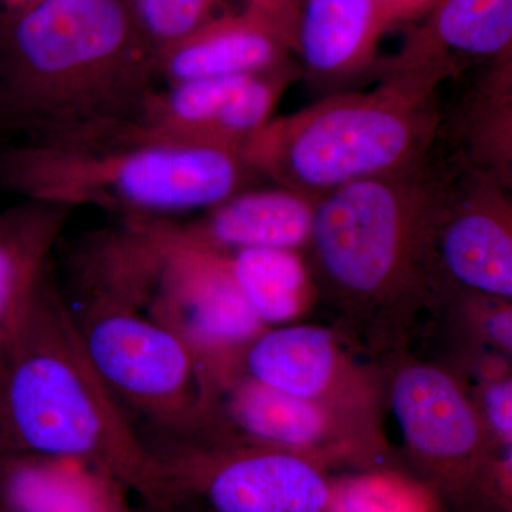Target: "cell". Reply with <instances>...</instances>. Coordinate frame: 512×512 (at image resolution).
Returning <instances> with one entry per match:
<instances>
[{"label":"cell","instance_id":"obj_1","mask_svg":"<svg viewBox=\"0 0 512 512\" xmlns=\"http://www.w3.org/2000/svg\"><path fill=\"white\" fill-rule=\"evenodd\" d=\"M123 0H39L0 30V126L29 138L141 121L157 53Z\"/></svg>","mask_w":512,"mask_h":512},{"label":"cell","instance_id":"obj_2","mask_svg":"<svg viewBox=\"0 0 512 512\" xmlns=\"http://www.w3.org/2000/svg\"><path fill=\"white\" fill-rule=\"evenodd\" d=\"M0 451L79 458L157 507V458L107 389L47 266L3 348Z\"/></svg>","mask_w":512,"mask_h":512},{"label":"cell","instance_id":"obj_3","mask_svg":"<svg viewBox=\"0 0 512 512\" xmlns=\"http://www.w3.org/2000/svg\"><path fill=\"white\" fill-rule=\"evenodd\" d=\"M258 177L244 153L143 121L28 138L0 151V188L26 200L92 205L127 218L211 210Z\"/></svg>","mask_w":512,"mask_h":512},{"label":"cell","instance_id":"obj_4","mask_svg":"<svg viewBox=\"0 0 512 512\" xmlns=\"http://www.w3.org/2000/svg\"><path fill=\"white\" fill-rule=\"evenodd\" d=\"M463 164L434 147L412 165L316 201L305 264L348 316L383 318L436 291L433 232Z\"/></svg>","mask_w":512,"mask_h":512},{"label":"cell","instance_id":"obj_5","mask_svg":"<svg viewBox=\"0 0 512 512\" xmlns=\"http://www.w3.org/2000/svg\"><path fill=\"white\" fill-rule=\"evenodd\" d=\"M370 92H336L271 119L245 144V160L279 187L319 200L342 185L402 170L439 143L447 67L380 66Z\"/></svg>","mask_w":512,"mask_h":512},{"label":"cell","instance_id":"obj_6","mask_svg":"<svg viewBox=\"0 0 512 512\" xmlns=\"http://www.w3.org/2000/svg\"><path fill=\"white\" fill-rule=\"evenodd\" d=\"M74 319L97 373L144 443L194 429L207 377L184 342L146 313L106 296H90Z\"/></svg>","mask_w":512,"mask_h":512},{"label":"cell","instance_id":"obj_7","mask_svg":"<svg viewBox=\"0 0 512 512\" xmlns=\"http://www.w3.org/2000/svg\"><path fill=\"white\" fill-rule=\"evenodd\" d=\"M390 406L423 490L461 512L511 504V460L494 454L481 414L444 370L409 363L394 373Z\"/></svg>","mask_w":512,"mask_h":512},{"label":"cell","instance_id":"obj_8","mask_svg":"<svg viewBox=\"0 0 512 512\" xmlns=\"http://www.w3.org/2000/svg\"><path fill=\"white\" fill-rule=\"evenodd\" d=\"M150 451L161 474L153 512H330L332 481L311 458L194 434Z\"/></svg>","mask_w":512,"mask_h":512},{"label":"cell","instance_id":"obj_9","mask_svg":"<svg viewBox=\"0 0 512 512\" xmlns=\"http://www.w3.org/2000/svg\"><path fill=\"white\" fill-rule=\"evenodd\" d=\"M510 190L493 175L463 164L436 221V291L453 284L484 298L512 296Z\"/></svg>","mask_w":512,"mask_h":512},{"label":"cell","instance_id":"obj_10","mask_svg":"<svg viewBox=\"0 0 512 512\" xmlns=\"http://www.w3.org/2000/svg\"><path fill=\"white\" fill-rule=\"evenodd\" d=\"M336 420L329 404L299 399L245 375L237 366L207 375V393L195 436L274 448L323 467Z\"/></svg>","mask_w":512,"mask_h":512},{"label":"cell","instance_id":"obj_11","mask_svg":"<svg viewBox=\"0 0 512 512\" xmlns=\"http://www.w3.org/2000/svg\"><path fill=\"white\" fill-rule=\"evenodd\" d=\"M295 59L288 0H258L242 18L200 26L157 57L168 84L204 77L251 76Z\"/></svg>","mask_w":512,"mask_h":512},{"label":"cell","instance_id":"obj_12","mask_svg":"<svg viewBox=\"0 0 512 512\" xmlns=\"http://www.w3.org/2000/svg\"><path fill=\"white\" fill-rule=\"evenodd\" d=\"M288 2L292 56L302 76L343 86L377 72V47L392 26L376 0Z\"/></svg>","mask_w":512,"mask_h":512},{"label":"cell","instance_id":"obj_13","mask_svg":"<svg viewBox=\"0 0 512 512\" xmlns=\"http://www.w3.org/2000/svg\"><path fill=\"white\" fill-rule=\"evenodd\" d=\"M0 512H151L107 471L79 458L0 451Z\"/></svg>","mask_w":512,"mask_h":512},{"label":"cell","instance_id":"obj_14","mask_svg":"<svg viewBox=\"0 0 512 512\" xmlns=\"http://www.w3.org/2000/svg\"><path fill=\"white\" fill-rule=\"evenodd\" d=\"M316 201L285 187L245 190L190 224L151 221L168 237L222 254L251 248L296 251L308 241Z\"/></svg>","mask_w":512,"mask_h":512},{"label":"cell","instance_id":"obj_15","mask_svg":"<svg viewBox=\"0 0 512 512\" xmlns=\"http://www.w3.org/2000/svg\"><path fill=\"white\" fill-rule=\"evenodd\" d=\"M512 53V0H437L406 25L399 53L386 66H443L458 74L466 64Z\"/></svg>","mask_w":512,"mask_h":512},{"label":"cell","instance_id":"obj_16","mask_svg":"<svg viewBox=\"0 0 512 512\" xmlns=\"http://www.w3.org/2000/svg\"><path fill=\"white\" fill-rule=\"evenodd\" d=\"M74 208L26 200L0 212V348L28 311Z\"/></svg>","mask_w":512,"mask_h":512},{"label":"cell","instance_id":"obj_17","mask_svg":"<svg viewBox=\"0 0 512 512\" xmlns=\"http://www.w3.org/2000/svg\"><path fill=\"white\" fill-rule=\"evenodd\" d=\"M237 367L265 386L323 404H329L343 372L333 336L308 325L262 330L242 350Z\"/></svg>","mask_w":512,"mask_h":512},{"label":"cell","instance_id":"obj_18","mask_svg":"<svg viewBox=\"0 0 512 512\" xmlns=\"http://www.w3.org/2000/svg\"><path fill=\"white\" fill-rule=\"evenodd\" d=\"M487 64L483 79L456 114L454 156L471 170L493 175L511 190L512 53Z\"/></svg>","mask_w":512,"mask_h":512},{"label":"cell","instance_id":"obj_19","mask_svg":"<svg viewBox=\"0 0 512 512\" xmlns=\"http://www.w3.org/2000/svg\"><path fill=\"white\" fill-rule=\"evenodd\" d=\"M227 255L235 284L264 325L298 318L318 293L298 251L251 248Z\"/></svg>","mask_w":512,"mask_h":512},{"label":"cell","instance_id":"obj_20","mask_svg":"<svg viewBox=\"0 0 512 512\" xmlns=\"http://www.w3.org/2000/svg\"><path fill=\"white\" fill-rule=\"evenodd\" d=\"M248 77H204L170 84L164 92L153 93L141 121L161 133L201 141L224 104Z\"/></svg>","mask_w":512,"mask_h":512},{"label":"cell","instance_id":"obj_21","mask_svg":"<svg viewBox=\"0 0 512 512\" xmlns=\"http://www.w3.org/2000/svg\"><path fill=\"white\" fill-rule=\"evenodd\" d=\"M301 77L302 70L295 59L266 72L252 74L224 104L201 141L244 150L245 144L271 120L282 94Z\"/></svg>","mask_w":512,"mask_h":512},{"label":"cell","instance_id":"obj_22","mask_svg":"<svg viewBox=\"0 0 512 512\" xmlns=\"http://www.w3.org/2000/svg\"><path fill=\"white\" fill-rule=\"evenodd\" d=\"M212 0H134L137 25L147 39L165 49L191 35L204 23Z\"/></svg>","mask_w":512,"mask_h":512},{"label":"cell","instance_id":"obj_23","mask_svg":"<svg viewBox=\"0 0 512 512\" xmlns=\"http://www.w3.org/2000/svg\"><path fill=\"white\" fill-rule=\"evenodd\" d=\"M393 494L382 476L346 478L332 483L330 512H430L427 504H409Z\"/></svg>","mask_w":512,"mask_h":512},{"label":"cell","instance_id":"obj_24","mask_svg":"<svg viewBox=\"0 0 512 512\" xmlns=\"http://www.w3.org/2000/svg\"><path fill=\"white\" fill-rule=\"evenodd\" d=\"M488 433L501 443L504 450L512 447V380L511 377L494 380L485 386L483 393V414Z\"/></svg>","mask_w":512,"mask_h":512},{"label":"cell","instance_id":"obj_25","mask_svg":"<svg viewBox=\"0 0 512 512\" xmlns=\"http://www.w3.org/2000/svg\"><path fill=\"white\" fill-rule=\"evenodd\" d=\"M390 26H406L416 22L437 0H376Z\"/></svg>","mask_w":512,"mask_h":512},{"label":"cell","instance_id":"obj_26","mask_svg":"<svg viewBox=\"0 0 512 512\" xmlns=\"http://www.w3.org/2000/svg\"><path fill=\"white\" fill-rule=\"evenodd\" d=\"M484 335L507 355L512 352V309L503 305L485 316Z\"/></svg>","mask_w":512,"mask_h":512},{"label":"cell","instance_id":"obj_27","mask_svg":"<svg viewBox=\"0 0 512 512\" xmlns=\"http://www.w3.org/2000/svg\"><path fill=\"white\" fill-rule=\"evenodd\" d=\"M2 376H3V349L0 348V387H2Z\"/></svg>","mask_w":512,"mask_h":512}]
</instances>
